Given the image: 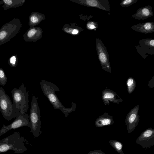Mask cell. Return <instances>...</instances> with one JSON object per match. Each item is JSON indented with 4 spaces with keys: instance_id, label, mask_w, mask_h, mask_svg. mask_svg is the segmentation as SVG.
I'll list each match as a JSON object with an SVG mask.
<instances>
[{
    "instance_id": "obj_17",
    "label": "cell",
    "mask_w": 154,
    "mask_h": 154,
    "mask_svg": "<svg viewBox=\"0 0 154 154\" xmlns=\"http://www.w3.org/2000/svg\"><path fill=\"white\" fill-rule=\"evenodd\" d=\"M113 123L114 120L112 116L105 112L97 119L94 124L97 127L100 128L112 125Z\"/></svg>"
},
{
    "instance_id": "obj_20",
    "label": "cell",
    "mask_w": 154,
    "mask_h": 154,
    "mask_svg": "<svg viewBox=\"0 0 154 154\" xmlns=\"http://www.w3.org/2000/svg\"><path fill=\"white\" fill-rule=\"evenodd\" d=\"M62 30L66 33L72 35H78L83 30L79 27L70 26L68 24L64 25Z\"/></svg>"
},
{
    "instance_id": "obj_26",
    "label": "cell",
    "mask_w": 154,
    "mask_h": 154,
    "mask_svg": "<svg viewBox=\"0 0 154 154\" xmlns=\"http://www.w3.org/2000/svg\"><path fill=\"white\" fill-rule=\"evenodd\" d=\"M87 28L89 30L94 29L96 30L98 28V26L97 22L90 21L88 22L86 25Z\"/></svg>"
},
{
    "instance_id": "obj_2",
    "label": "cell",
    "mask_w": 154,
    "mask_h": 154,
    "mask_svg": "<svg viewBox=\"0 0 154 154\" xmlns=\"http://www.w3.org/2000/svg\"><path fill=\"white\" fill-rule=\"evenodd\" d=\"M0 112L4 119L8 121L16 118L21 113L12 103L2 87H0Z\"/></svg>"
},
{
    "instance_id": "obj_14",
    "label": "cell",
    "mask_w": 154,
    "mask_h": 154,
    "mask_svg": "<svg viewBox=\"0 0 154 154\" xmlns=\"http://www.w3.org/2000/svg\"><path fill=\"white\" fill-rule=\"evenodd\" d=\"M102 100L105 105H109L110 102L119 104L123 100L115 92L111 90L106 89L102 92Z\"/></svg>"
},
{
    "instance_id": "obj_19",
    "label": "cell",
    "mask_w": 154,
    "mask_h": 154,
    "mask_svg": "<svg viewBox=\"0 0 154 154\" xmlns=\"http://www.w3.org/2000/svg\"><path fill=\"white\" fill-rule=\"evenodd\" d=\"M25 2V0H2L0 1V5L3 4L2 7L6 10L21 6Z\"/></svg>"
},
{
    "instance_id": "obj_23",
    "label": "cell",
    "mask_w": 154,
    "mask_h": 154,
    "mask_svg": "<svg viewBox=\"0 0 154 154\" xmlns=\"http://www.w3.org/2000/svg\"><path fill=\"white\" fill-rule=\"evenodd\" d=\"M18 61L17 55L15 54L9 58L8 63L10 66L15 67L17 66Z\"/></svg>"
},
{
    "instance_id": "obj_5",
    "label": "cell",
    "mask_w": 154,
    "mask_h": 154,
    "mask_svg": "<svg viewBox=\"0 0 154 154\" xmlns=\"http://www.w3.org/2000/svg\"><path fill=\"white\" fill-rule=\"evenodd\" d=\"M29 118L31 124L30 132L32 133L35 138H37L42 132L40 131L41 121L40 109L37 98L34 95L32 99Z\"/></svg>"
},
{
    "instance_id": "obj_12",
    "label": "cell",
    "mask_w": 154,
    "mask_h": 154,
    "mask_svg": "<svg viewBox=\"0 0 154 154\" xmlns=\"http://www.w3.org/2000/svg\"><path fill=\"white\" fill-rule=\"evenodd\" d=\"M71 1L84 6L95 7L109 12L110 5L108 0H70Z\"/></svg>"
},
{
    "instance_id": "obj_10",
    "label": "cell",
    "mask_w": 154,
    "mask_h": 154,
    "mask_svg": "<svg viewBox=\"0 0 154 154\" xmlns=\"http://www.w3.org/2000/svg\"><path fill=\"white\" fill-rule=\"evenodd\" d=\"M136 143L143 148L148 149L152 147L154 145V129L151 128L146 129L139 136Z\"/></svg>"
},
{
    "instance_id": "obj_9",
    "label": "cell",
    "mask_w": 154,
    "mask_h": 154,
    "mask_svg": "<svg viewBox=\"0 0 154 154\" xmlns=\"http://www.w3.org/2000/svg\"><path fill=\"white\" fill-rule=\"evenodd\" d=\"M138 53L143 59L154 54V39L145 38L139 41L136 47Z\"/></svg>"
},
{
    "instance_id": "obj_3",
    "label": "cell",
    "mask_w": 154,
    "mask_h": 154,
    "mask_svg": "<svg viewBox=\"0 0 154 154\" xmlns=\"http://www.w3.org/2000/svg\"><path fill=\"white\" fill-rule=\"evenodd\" d=\"M22 24L20 20L14 18L5 23L0 29V46L9 42L20 31Z\"/></svg>"
},
{
    "instance_id": "obj_27",
    "label": "cell",
    "mask_w": 154,
    "mask_h": 154,
    "mask_svg": "<svg viewBox=\"0 0 154 154\" xmlns=\"http://www.w3.org/2000/svg\"><path fill=\"white\" fill-rule=\"evenodd\" d=\"M88 154H106V153L100 149H99L95 150L90 151L88 153Z\"/></svg>"
},
{
    "instance_id": "obj_6",
    "label": "cell",
    "mask_w": 154,
    "mask_h": 154,
    "mask_svg": "<svg viewBox=\"0 0 154 154\" xmlns=\"http://www.w3.org/2000/svg\"><path fill=\"white\" fill-rule=\"evenodd\" d=\"M11 135L0 141V153L13 150L17 153L22 152L27 149L24 146V140L22 139L19 135Z\"/></svg>"
},
{
    "instance_id": "obj_22",
    "label": "cell",
    "mask_w": 154,
    "mask_h": 154,
    "mask_svg": "<svg viewBox=\"0 0 154 154\" xmlns=\"http://www.w3.org/2000/svg\"><path fill=\"white\" fill-rule=\"evenodd\" d=\"M126 83L128 92L129 94H131L136 87V81L133 78L130 77L127 79Z\"/></svg>"
},
{
    "instance_id": "obj_18",
    "label": "cell",
    "mask_w": 154,
    "mask_h": 154,
    "mask_svg": "<svg viewBox=\"0 0 154 154\" xmlns=\"http://www.w3.org/2000/svg\"><path fill=\"white\" fill-rule=\"evenodd\" d=\"M29 25L30 28L35 26L45 19L43 14L37 12H33L29 16Z\"/></svg>"
},
{
    "instance_id": "obj_16",
    "label": "cell",
    "mask_w": 154,
    "mask_h": 154,
    "mask_svg": "<svg viewBox=\"0 0 154 154\" xmlns=\"http://www.w3.org/2000/svg\"><path fill=\"white\" fill-rule=\"evenodd\" d=\"M152 7L148 5L138 9L135 14L132 15L134 18L139 20H145L154 15Z\"/></svg>"
},
{
    "instance_id": "obj_13",
    "label": "cell",
    "mask_w": 154,
    "mask_h": 154,
    "mask_svg": "<svg viewBox=\"0 0 154 154\" xmlns=\"http://www.w3.org/2000/svg\"><path fill=\"white\" fill-rule=\"evenodd\" d=\"M42 34L41 28L34 26L30 28L23 35V36L25 42H35L42 38Z\"/></svg>"
},
{
    "instance_id": "obj_1",
    "label": "cell",
    "mask_w": 154,
    "mask_h": 154,
    "mask_svg": "<svg viewBox=\"0 0 154 154\" xmlns=\"http://www.w3.org/2000/svg\"><path fill=\"white\" fill-rule=\"evenodd\" d=\"M40 85L43 94L47 97L54 108L60 110L65 117H67L69 113L75 110L76 105L73 102L72 103L71 107L69 108L66 107L62 104L55 93V92L60 91L56 85L45 80H42Z\"/></svg>"
},
{
    "instance_id": "obj_4",
    "label": "cell",
    "mask_w": 154,
    "mask_h": 154,
    "mask_svg": "<svg viewBox=\"0 0 154 154\" xmlns=\"http://www.w3.org/2000/svg\"><path fill=\"white\" fill-rule=\"evenodd\" d=\"M13 103L19 111L26 113L29 108V94L23 83L18 88H14L11 91Z\"/></svg>"
},
{
    "instance_id": "obj_24",
    "label": "cell",
    "mask_w": 154,
    "mask_h": 154,
    "mask_svg": "<svg viewBox=\"0 0 154 154\" xmlns=\"http://www.w3.org/2000/svg\"><path fill=\"white\" fill-rule=\"evenodd\" d=\"M8 81V78L6 76L3 69L0 67V85L4 86Z\"/></svg>"
},
{
    "instance_id": "obj_11",
    "label": "cell",
    "mask_w": 154,
    "mask_h": 154,
    "mask_svg": "<svg viewBox=\"0 0 154 154\" xmlns=\"http://www.w3.org/2000/svg\"><path fill=\"white\" fill-rule=\"evenodd\" d=\"M139 105H137L127 114L125 119L128 132L131 133L137 125L140 120V116L138 115Z\"/></svg>"
},
{
    "instance_id": "obj_28",
    "label": "cell",
    "mask_w": 154,
    "mask_h": 154,
    "mask_svg": "<svg viewBox=\"0 0 154 154\" xmlns=\"http://www.w3.org/2000/svg\"><path fill=\"white\" fill-rule=\"evenodd\" d=\"M154 76H153L152 79L149 81L148 82V86L151 88H153L154 86Z\"/></svg>"
},
{
    "instance_id": "obj_25",
    "label": "cell",
    "mask_w": 154,
    "mask_h": 154,
    "mask_svg": "<svg viewBox=\"0 0 154 154\" xmlns=\"http://www.w3.org/2000/svg\"><path fill=\"white\" fill-rule=\"evenodd\" d=\"M138 0H122L120 5L122 7L125 8L128 7L136 3Z\"/></svg>"
},
{
    "instance_id": "obj_15",
    "label": "cell",
    "mask_w": 154,
    "mask_h": 154,
    "mask_svg": "<svg viewBox=\"0 0 154 154\" xmlns=\"http://www.w3.org/2000/svg\"><path fill=\"white\" fill-rule=\"evenodd\" d=\"M131 29L136 32L144 34H149L154 32V22H148L139 23L132 26Z\"/></svg>"
},
{
    "instance_id": "obj_8",
    "label": "cell",
    "mask_w": 154,
    "mask_h": 154,
    "mask_svg": "<svg viewBox=\"0 0 154 154\" xmlns=\"http://www.w3.org/2000/svg\"><path fill=\"white\" fill-rule=\"evenodd\" d=\"M23 126H27L30 128L31 124L27 113H21L17 116L13 122L8 125H3L0 130V136L9 130Z\"/></svg>"
},
{
    "instance_id": "obj_21",
    "label": "cell",
    "mask_w": 154,
    "mask_h": 154,
    "mask_svg": "<svg viewBox=\"0 0 154 154\" xmlns=\"http://www.w3.org/2000/svg\"><path fill=\"white\" fill-rule=\"evenodd\" d=\"M110 145L120 154H125L122 148L123 144L120 142L114 140H111L109 141Z\"/></svg>"
},
{
    "instance_id": "obj_7",
    "label": "cell",
    "mask_w": 154,
    "mask_h": 154,
    "mask_svg": "<svg viewBox=\"0 0 154 154\" xmlns=\"http://www.w3.org/2000/svg\"><path fill=\"white\" fill-rule=\"evenodd\" d=\"M96 44L98 58L102 69L105 71L111 73L109 55L106 47L103 42L98 38L96 39Z\"/></svg>"
}]
</instances>
